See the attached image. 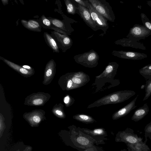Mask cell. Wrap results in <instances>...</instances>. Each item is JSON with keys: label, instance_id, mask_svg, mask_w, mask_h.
Returning <instances> with one entry per match:
<instances>
[{"label": "cell", "instance_id": "1", "mask_svg": "<svg viewBox=\"0 0 151 151\" xmlns=\"http://www.w3.org/2000/svg\"><path fill=\"white\" fill-rule=\"evenodd\" d=\"M90 80L89 76L82 71L68 73L60 77L58 84L63 91H69L85 85Z\"/></svg>", "mask_w": 151, "mask_h": 151}, {"label": "cell", "instance_id": "2", "mask_svg": "<svg viewBox=\"0 0 151 151\" xmlns=\"http://www.w3.org/2000/svg\"><path fill=\"white\" fill-rule=\"evenodd\" d=\"M135 92L132 90L120 91L109 94L96 101L90 104L87 108L111 104L122 103L135 95Z\"/></svg>", "mask_w": 151, "mask_h": 151}, {"label": "cell", "instance_id": "3", "mask_svg": "<svg viewBox=\"0 0 151 151\" xmlns=\"http://www.w3.org/2000/svg\"><path fill=\"white\" fill-rule=\"evenodd\" d=\"M88 2L108 21L114 22L115 16L112 8L105 0H88Z\"/></svg>", "mask_w": 151, "mask_h": 151}, {"label": "cell", "instance_id": "4", "mask_svg": "<svg viewBox=\"0 0 151 151\" xmlns=\"http://www.w3.org/2000/svg\"><path fill=\"white\" fill-rule=\"evenodd\" d=\"M98 54L92 49L89 51L74 56L73 58L77 63L88 68L96 67L99 59Z\"/></svg>", "mask_w": 151, "mask_h": 151}, {"label": "cell", "instance_id": "5", "mask_svg": "<svg viewBox=\"0 0 151 151\" xmlns=\"http://www.w3.org/2000/svg\"><path fill=\"white\" fill-rule=\"evenodd\" d=\"M51 97L50 94L44 92L32 93L25 98L24 104L30 106H43L49 100Z\"/></svg>", "mask_w": 151, "mask_h": 151}, {"label": "cell", "instance_id": "6", "mask_svg": "<svg viewBox=\"0 0 151 151\" xmlns=\"http://www.w3.org/2000/svg\"><path fill=\"white\" fill-rule=\"evenodd\" d=\"M45 114L44 110L36 109L24 113L23 116L31 127H34L38 126L42 122L46 119Z\"/></svg>", "mask_w": 151, "mask_h": 151}, {"label": "cell", "instance_id": "7", "mask_svg": "<svg viewBox=\"0 0 151 151\" xmlns=\"http://www.w3.org/2000/svg\"><path fill=\"white\" fill-rule=\"evenodd\" d=\"M151 35V31L143 25L136 24L131 28L127 38L133 41H139L144 40Z\"/></svg>", "mask_w": 151, "mask_h": 151}, {"label": "cell", "instance_id": "8", "mask_svg": "<svg viewBox=\"0 0 151 151\" xmlns=\"http://www.w3.org/2000/svg\"><path fill=\"white\" fill-rule=\"evenodd\" d=\"M87 8L89 11L92 19L98 29L102 30L105 33L109 27L108 20L99 13L88 1Z\"/></svg>", "mask_w": 151, "mask_h": 151}, {"label": "cell", "instance_id": "9", "mask_svg": "<svg viewBox=\"0 0 151 151\" xmlns=\"http://www.w3.org/2000/svg\"><path fill=\"white\" fill-rule=\"evenodd\" d=\"M112 54L117 57L133 60H138L144 59L147 57V54L138 52L113 50Z\"/></svg>", "mask_w": 151, "mask_h": 151}, {"label": "cell", "instance_id": "10", "mask_svg": "<svg viewBox=\"0 0 151 151\" xmlns=\"http://www.w3.org/2000/svg\"><path fill=\"white\" fill-rule=\"evenodd\" d=\"M56 66L55 63L53 59L50 60L46 65L42 81L44 85H47L52 81L56 73Z\"/></svg>", "mask_w": 151, "mask_h": 151}, {"label": "cell", "instance_id": "11", "mask_svg": "<svg viewBox=\"0 0 151 151\" xmlns=\"http://www.w3.org/2000/svg\"><path fill=\"white\" fill-rule=\"evenodd\" d=\"M77 9L81 17L88 26L95 31L98 29L96 25L93 22L88 9L78 4Z\"/></svg>", "mask_w": 151, "mask_h": 151}, {"label": "cell", "instance_id": "12", "mask_svg": "<svg viewBox=\"0 0 151 151\" xmlns=\"http://www.w3.org/2000/svg\"><path fill=\"white\" fill-rule=\"evenodd\" d=\"M138 96V95L132 101L121 109L115 112L113 114L112 117L114 119H117L123 117L129 114L132 110L136 107V101Z\"/></svg>", "mask_w": 151, "mask_h": 151}, {"label": "cell", "instance_id": "13", "mask_svg": "<svg viewBox=\"0 0 151 151\" xmlns=\"http://www.w3.org/2000/svg\"><path fill=\"white\" fill-rule=\"evenodd\" d=\"M2 60L11 68L24 77H30L35 73L34 70H29L5 59H2Z\"/></svg>", "mask_w": 151, "mask_h": 151}, {"label": "cell", "instance_id": "14", "mask_svg": "<svg viewBox=\"0 0 151 151\" xmlns=\"http://www.w3.org/2000/svg\"><path fill=\"white\" fill-rule=\"evenodd\" d=\"M116 44L124 47H128L135 49L146 50L147 48L144 44L139 41L131 40L127 38H124L118 40L114 42Z\"/></svg>", "mask_w": 151, "mask_h": 151}, {"label": "cell", "instance_id": "15", "mask_svg": "<svg viewBox=\"0 0 151 151\" xmlns=\"http://www.w3.org/2000/svg\"><path fill=\"white\" fill-rule=\"evenodd\" d=\"M126 131L123 133L122 139L128 144H134L142 141V138L134 134L132 129L127 128Z\"/></svg>", "mask_w": 151, "mask_h": 151}, {"label": "cell", "instance_id": "16", "mask_svg": "<svg viewBox=\"0 0 151 151\" xmlns=\"http://www.w3.org/2000/svg\"><path fill=\"white\" fill-rule=\"evenodd\" d=\"M149 111V107L147 103L136 109L134 112L131 120L134 122H138L142 119L148 113Z\"/></svg>", "mask_w": 151, "mask_h": 151}, {"label": "cell", "instance_id": "17", "mask_svg": "<svg viewBox=\"0 0 151 151\" xmlns=\"http://www.w3.org/2000/svg\"><path fill=\"white\" fill-rule=\"evenodd\" d=\"M119 64L116 62H109L103 72L99 75L96 76V78L99 79L107 77L112 73H116Z\"/></svg>", "mask_w": 151, "mask_h": 151}, {"label": "cell", "instance_id": "18", "mask_svg": "<svg viewBox=\"0 0 151 151\" xmlns=\"http://www.w3.org/2000/svg\"><path fill=\"white\" fill-rule=\"evenodd\" d=\"M64 105L60 103L56 104L52 109V114L56 117L60 119H64L66 117V115L63 109Z\"/></svg>", "mask_w": 151, "mask_h": 151}, {"label": "cell", "instance_id": "19", "mask_svg": "<svg viewBox=\"0 0 151 151\" xmlns=\"http://www.w3.org/2000/svg\"><path fill=\"white\" fill-rule=\"evenodd\" d=\"M146 139L144 142L141 141L134 144H128L131 148L132 151H149L150 149L146 145Z\"/></svg>", "mask_w": 151, "mask_h": 151}, {"label": "cell", "instance_id": "20", "mask_svg": "<svg viewBox=\"0 0 151 151\" xmlns=\"http://www.w3.org/2000/svg\"><path fill=\"white\" fill-rule=\"evenodd\" d=\"M21 22L26 27L32 30H36L40 27L38 22L33 20H29L27 21L22 20Z\"/></svg>", "mask_w": 151, "mask_h": 151}, {"label": "cell", "instance_id": "21", "mask_svg": "<svg viewBox=\"0 0 151 151\" xmlns=\"http://www.w3.org/2000/svg\"><path fill=\"white\" fill-rule=\"evenodd\" d=\"M139 73L147 80L151 78V64L144 66L139 70Z\"/></svg>", "mask_w": 151, "mask_h": 151}, {"label": "cell", "instance_id": "22", "mask_svg": "<svg viewBox=\"0 0 151 151\" xmlns=\"http://www.w3.org/2000/svg\"><path fill=\"white\" fill-rule=\"evenodd\" d=\"M45 38L50 47L56 52H58L59 51L57 44L55 40L49 34L45 33Z\"/></svg>", "mask_w": 151, "mask_h": 151}, {"label": "cell", "instance_id": "23", "mask_svg": "<svg viewBox=\"0 0 151 151\" xmlns=\"http://www.w3.org/2000/svg\"><path fill=\"white\" fill-rule=\"evenodd\" d=\"M65 3L68 13L69 14L74 15L76 13L77 9L75 5L69 0H65Z\"/></svg>", "mask_w": 151, "mask_h": 151}, {"label": "cell", "instance_id": "24", "mask_svg": "<svg viewBox=\"0 0 151 151\" xmlns=\"http://www.w3.org/2000/svg\"><path fill=\"white\" fill-rule=\"evenodd\" d=\"M145 93L143 101L147 99L151 95V78L147 80L144 85Z\"/></svg>", "mask_w": 151, "mask_h": 151}, {"label": "cell", "instance_id": "25", "mask_svg": "<svg viewBox=\"0 0 151 151\" xmlns=\"http://www.w3.org/2000/svg\"><path fill=\"white\" fill-rule=\"evenodd\" d=\"M73 117L74 119L83 122H91L93 120L91 116L85 114H77L74 116Z\"/></svg>", "mask_w": 151, "mask_h": 151}, {"label": "cell", "instance_id": "26", "mask_svg": "<svg viewBox=\"0 0 151 151\" xmlns=\"http://www.w3.org/2000/svg\"><path fill=\"white\" fill-rule=\"evenodd\" d=\"M140 16L143 25L151 31V21L149 20L146 15L143 13H141L140 14Z\"/></svg>", "mask_w": 151, "mask_h": 151}, {"label": "cell", "instance_id": "27", "mask_svg": "<svg viewBox=\"0 0 151 151\" xmlns=\"http://www.w3.org/2000/svg\"><path fill=\"white\" fill-rule=\"evenodd\" d=\"M75 100L69 94H66L63 98V102L65 106L68 107L74 103Z\"/></svg>", "mask_w": 151, "mask_h": 151}, {"label": "cell", "instance_id": "28", "mask_svg": "<svg viewBox=\"0 0 151 151\" xmlns=\"http://www.w3.org/2000/svg\"><path fill=\"white\" fill-rule=\"evenodd\" d=\"M5 118L1 113H0V138L2 135L6 128V125L4 122Z\"/></svg>", "mask_w": 151, "mask_h": 151}, {"label": "cell", "instance_id": "29", "mask_svg": "<svg viewBox=\"0 0 151 151\" xmlns=\"http://www.w3.org/2000/svg\"><path fill=\"white\" fill-rule=\"evenodd\" d=\"M53 24L56 27L63 30H65L64 24L63 22L57 19H54L51 20Z\"/></svg>", "mask_w": 151, "mask_h": 151}, {"label": "cell", "instance_id": "30", "mask_svg": "<svg viewBox=\"0 0 151 151\" xmlns=\"http://www.w3.org/2000/svg\"><path fill=\"white\" fill-rule=\"evenodd\" d=\"M77 142L80 144L86 145H88L89 141L88 139L83 137H79L77 139Z\"/></svg>", "mask_w": 151, "mask_h": 151}, {"label": "cell", "instance_id": "31", "mask_svg": "<svg viewBox=\"0 0 151 151\" xmlns=\"http://www.w3.org/2000/svg\"><path fill=\"white\" fill-rule=\"evenodd\" d=\"M62 41L63 44L66 46H69L72 43V41L70 38L65 35H63Z\"/></svg>", "mask_w": 151, "mask_h": 151}, {"label": "cell", "instance_id": "32", "mask_svg": "<svg viewBox=\"0 0 151 151\" xmlns=\"http://www.w3.org/2000/svg\"><path fill=\"white\" fill-rule=\"evenodd\" d=\"M74 1L78 3V4L83 6L87 8L88 1L87 0H74Z\"/></svg>", "mask_w": 151, "mask_h": 151}, {"label": "cell", "instance_id": "33", "mask_svg": "<svg viewBox=\"0 0 151 151\" xmlns=\"http://www.w3.org/2000/svg\"><path fill=\"white\" fill-rule=\"evenodd\" d=\"M145 131L146 133L151 134V121L146 125Z\"/></svg>", "mask_w": 151, "mask_h": 151}, {"label": "cell", "instance_id": "34", "mask_svg": "<svg viewBox=\"0 0 151 151\" xmlns=\"http://www.w3.org/2000/svg\"><path fill=\"white\" fill-rule=\"evenodd\" d=\"M42 20L44 24L47 26H50L51 25L50 22L48 19L44 17L42 19Z\"/></svg>", "mask_w": 151, "mask_h": 151}, {"label": "cell", "instance_id": "35", "mask_svg": "<svg viewBox=\"0 0 151 151\" xmlns=\"http://www.w3.org/2000/svg\"><path fill=\"white\" fill-rule=\"evenodd\" d=\"M103 132V130L101 129H96L93 130L94 133L98 134H100Z\"/></svg>", "mask_w": 151, "mask_h": 151}, {"label": "cell", "instance_id": "36", "mask_svg": "<svg viewBox=\"0 0 151 151\" xmlns=\"http://www.w3.org/2000/svg\"><path fill=\"white\" fill-rule=\"evenodd\" d=\"M22 66L24 68L29 70H34L33 68L29 65H24Z\"/></svg>", "mask_w": 151, "mask_h": 151}, {"label": "cell", "instance_id": "37", "mask_svg": "<svg viewBox=\"0 0 151 151\" xmlns=\"http://www.w3.org/2000/svg\"><path fill=\"white\" fill-rule=\"evenodd\" d=\"M32 147L30 146H28L25 149L23 150V151H32Z\"/></svg>", "mask_w": 151, "mask_h": 151}, {"label": "cell", "instance_id": "38", "mask_svg": "<svg viewBox=\"0 0 151 151\" xmlns=\"http://www.w3.org/2000/svg\"><path fill=\"white\" fill-rule=\"evenodd\" d=\"M147 4L151 8V0H148L146 1Z\"/></svg>", "mask_w": 151, "mask_h": 151}, {"label": "cell", "instance_id": "39", "mask_svg": "<svg viewBox=\"0 0 151 151\" xmlns=\"http://www.w3.org/2000/svg\"><path fill=\"white\" fill-rule=\"evenodd\" d=\"M16 151H20V150L19 149H18Z\"/></svg>", "mask_w": 151, "mask_h": 151}]
</instances>
